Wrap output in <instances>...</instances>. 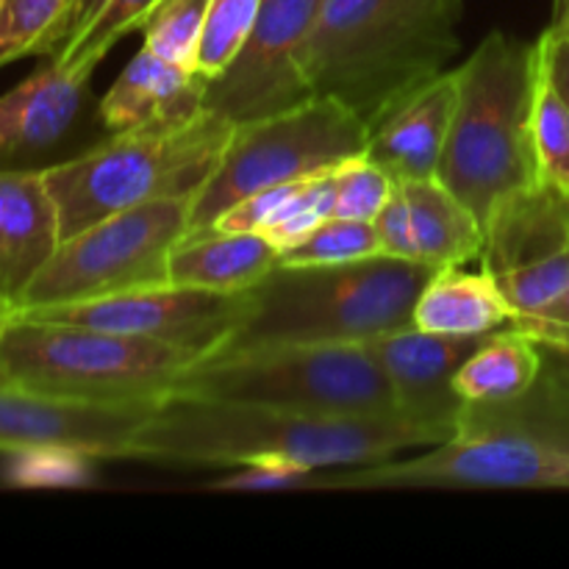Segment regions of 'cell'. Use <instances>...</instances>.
Masks as SVG:
<instances>
[{"instance_id": "cell-1", "label": "cell", "mask_w": 569, "mask_h": 569, "mask_svg": "<svg viewBox=\"0 0 569 569\" xmlns=\"http://www.w3.org/2000/svg\"><path fill=\"white\" fill-rule=\"evenodd\" d=\"M453 433L392 417L311 415L278 406L167 395L139 426L126 459L172 467H322L376 465Z\"/></svg>"}, {"instance_id": "cell-2", "label": "cell", "mask_w": 569, "mask_h": 569, "mask_svg": "<svg viewBox=\"0 0 569 569\" xmlns=\"http://www.w3.org/2000/svg\"><path fill=\"white\" fill-rule=\"evenodd\" d=\"M569 470V370L545 359L537 383L506 403H465L456 433L415 459L317 478L328 489H533Z\"/></svg>"}, {"instance_id": "cell-3", "label": "cell", "mask_w": 569, "mask_h": 569, "mask_svg": "<svg viewBox=\"0 0 569 569\" xmlns=\"http://www.w3.org/2000/svg\"><path fill=\"white\" fill-rule=\"evenodd\" d=\"M465 0H322L309 37L317 94L372 128L459 53Z\"/></svg>"}, {"instance_id": "cell-4", "label": "cell", "mask_w": 569, "mask_h": 569, "mask_svg": "<svg viewBox=\"0 0 569 569\" xmlns=\"http://www.w3.org/2000/svg\"><path fill=\"white\" fill-rule=\"evenodd\" d=\"M433 267L398 256L281 267L256 283L244 326L211 356L270 345H367L411 326Z\"/></svg>"}, {"instance_id": "cell-5", "label": "cell", "mask_w": 569, "mask_h": 569, "mask_svg": "<svg viewBox=\"0 0 569 569\" xmlns=\"http://www.w3.org/2000/svg\"><path fill=\"white\" fill-rule=\"evenodd\" d=\"M456 76L459 94L437 181L487 226L506 198L539 187L531 144L537 42L492 31Z\"/></svg>"}, {"instance_id": "cell-6", "label": "cell", "mask_w": 569, "mask_h": 569, "mask_svg": "<svg viewBox=\"0 0 569 569\" xmlns=\"http://www.w3.org/2000/svg\"><path fill=\"white\" fill-rule=\"evenodd\" d=\"M233 126L211 111L111 133L106 142L42 170L61 239L159 198L194 194L214 172Z\"/></svg>"}, {"instance_id": "cell-7", "label": "cell", "mask_w": 569, "mask_h": 569, "mask_svg": "<svg viewBox=\"0 0 569 569\" xmlns=\"http://www.w3.org/2000/svg\"><path fill=\"white\" fill-rule=\"evenodd\" d=\"M194 350L98 328L11 317L0 326L6 381L59 398L98 403H159L200 361Z\"/></svg>"}, {"instance_id": "cell-8", "label": "cell", "mask_w": 569, "mask_h": 569, "mask_svg": "<svg viewBox=\"0 0 569 569\" xmlns=\"http://www.w3.org/2000/svg\"><path fill=\"white\" fill-rule=\"evenodd\" d=\"M170 395L311 415H400L392 383L367 345H270L206 356L178 378Z\"/></svg>"}, {"instance_id": "cell-9", "label": "cell", "mask_w": 569, "mask_h": 569, "mask_svg": "<svg viewBox=\"0 0 569 569\" xmlns=\"http://www.w3.org/2000/svg\"><path fill=\"white\" fill-rule=\"evenodd\" d=\"M370 126L337 98L315 94L264 120L233 126L209 181L192 194L189 233L209 231L228 209L250 194L309 181L367 156Z\"/></svg>"}, {"instance_id": "cell-10", "label": "cell", "mask_w": 569, "mask_h": 569, "mask_svg": "<svg viewBox=\"0 0 569 569\" xmlns=\"http://www.w3.org/2000/svg\"><path fill=\"white\" fill-rule=\"evenodd\" d=\"M192 194L117 211L61 239L11 311L81 303L170 283V256L189 233Z\"/></svg>"}, {"instance_id": "cell-11", "label": "cell", "mask_w": 569, "mask_h": 569, "mask_svg": "<svg viewBox=\"0 0 569 569\" xmlns=\"http://www.w3.org/2000/svg\"><path fill=\"white\" fill-rule=\"evenodd\" d=\"M250 311H253L250 289L211 292V289L164 283V287L81 300V303L20 309L11 311V317L156 339L172 348L194 350L206 359L244 326Z\"/></svg>"}, {"instance_id": "cell-12", "label": "cell", "mask_w": 569, "mask_h": 569, "mask_svg": "<svg viewBox=\"0 0 569 569\" xmlns=\"http://www.w3.org/2000/svg\"><path fill=\"white\" fill-rule=\"evenodd\" d=\"M322 0H261L231 64L206 83L203 109L231 126L281 114L315 98L309 37Z\"/></svg>"}, {"instance_id": "cell-13", "label": "cell", "mask_w": 569, "mask_h": 569, "mask_svg": "<svg viewBox=\"0 0 569 569\" xmlns=\"http://www.w3.org/2000/svg\"><path fill=\"white\" fill-rule=\"evenodd\" d=\"M481 270L492 276L515 317L542 311L565 295L569 198L542 187L506 198L483 226Z\"/></svg>"}, {"instance_id": "cell-14", "label": "cell", "mask_w": 569, "mask_h": 569, "mask_svg": "<svg viewBox=\"0 0 569 569\" xmlns=\"http://www.w3.org/2000/svg\"><path fill=\"white\" fill-rule=\"evenodd\" d=\"M159 403H98L0 383V453L72 450L126 459V448Z\"/></svg>"}, {"instance_id": "cell-15", "label": "cell", "mask_w": 569, "mask_h": 569, "mask_svg": "<svg viewBox=\"0 0 569 569\" xmlns=\"http://www.w3.org/2000/svg\"><path fill=\"white\" fill-rule=\"evenodd\" d=\"M381 250L445 270L481 259L483 226L437 178L400 181L376 217Z\"/></svg>"}, {"instance_id": "cell-16", "label": "cell", "mask_w": 569, "mask_h": 569, "mask_svg": "<svg viewBox=\"0 0 569 569\" xmlns=\"http://www.w3.org/2000/svg\"><path fill=\"white\" fill-rule=\"evenodd\" d=\"M481 337L431 333L409 326L367 342L387 372L398 398V411L409 420L456 433L465 400L453 389V376L467 356L483 345Z\"/></svg>"}, {"instance_id": "cell-17", "label": "cell", "mask_w": 569, "mask_h": 569, "mask_svg": "<svg viewBox=\"0 0 569 569\" xmlns=\"http://www.w3.org/2000/svg\"><path fill=\"white\" fill-rule=\"evenodd\" d=\"M89 78L48 59L0 94V170H28L72 131Z\"/></svg>"}, {"instance_id": "cell-18", "label": "cell", "mask_w": 569, "mask_h": 569, "mask_svg": "<svg viewBox=\"0 0 569 569\" xmlns=\"http://www.w3.org/2000/svg\"><path fill=\"white\" fill-rule=\"evenodd\" d=\"M459 76L445 70L426 87L400 100L370 131L367 159L400 181H426L437 178L445 139L453 120Z\"/></svg>"}, {"instance_id": "cell-19", "label": "cell", "mask_w": 569, "mask_h": 569, "mask_svg": "<svg viewBox=\"0 0 569 569\" xmlns=\"http://www.w3.org/2000/svg\"><path fill=\"white\" fill-rule=\"evenodd\" d=\"M59 242V211L42 170H0V298L11 309Z\"/></svg>"}, {"instance_id": "cell-20", "label": "cell", "mask_w": 569, "mask_h": 569, "mask_svg": "<svg viewBox=\"0 0 569 569\" xmlns=\"http://www.w3.org/2000/svg\"><path fill=\"white\" fill-rule=\"evenodd\" d=\"M206 83L194 70L142 44L100 100V120L111 133L183 120L203 109Z\"/></svg>"}, {"instance_id": "cell-21", "label": "cell", "mask_w": 569, "mask_h": 569, "mask_svg": "<svg viewBox=\"0 0 569 569\" xmlns=\"http://www.w3.org/2000/svg\"><path fill=\"white\" fill-rule=\"evenodd\" d=\"M278 248L253 231L187 233L170 256V283L211 289V292H244L264 281L278 267Z\"/></svg>"}, {"instance_id": "cell-22", "label": "cell", "mask_w": 569, "mask_h": 569, "mask_svg": "<svg viewBox=\"0 0 569 569\" xmlns=\"http://www.w3.org/2000/svg\"><path fill=\"white\" fill-rule=\"evenodd\" d=\"M511 309L489 272L445 267L433 272L415 306L411 326L431 333L481 337L511 326Z\"/></svg>"}, {"instance_id": "cell-23", "label": "cell", "mask_w": 569, "mask_h": 569, "mask_svg": "<svg viewBox=\"0 0 569 569\" xmlns=\"http://www.w3.org/2000/svg\"><path fill=\"white\" fill-rule=\"evenodd\" d=\"M542 345L528 333L506 326L492 331L456 370L453 389L465 403H506L537 383L542 372Z\"/></svg>"}, {"instance_id": "cell-24", "label": "cell", "mask_w": 569, "mask_h": 569, "mask_svg": "<svg viewBox=\"0 0 569 569\" xmlns=\"http://www.w3.org/2000/svg\"><path fill=\"white\" fill-rule=\"evenodd\" d=\"M72 11L76 0H0V70L26 56L59 53Z\"/></svg>"}, {"instance_id": "cell-25", "label": "cell", "mask_w": 569, "mask_h": 569, "mask_svg": "<svg viewBox=\"0 0 569 569\" xmlns=\"http://www.w3.org/2000/svg\"><path fill=\"white\" fill-rule=\"evenodd\" d=\"M531 144L539 187L569 198V106L545 76L539 59L531 106Z\"/></svg>"}, {"instance_id": "cell-26", "label": "cell", "mask_w": 569, "mask_h": 569, "mask_svg": "<svg viewBox=\"0 0 569 569\" xmlns=\"http://www.w3.org/2000/svg\"><path fill=\"white\" fill-rule=\"evenodd\" d=\"M381 239H378L376 222L345 220V217H328L320 226L311 228L298 242L281 248L278 264L281 267H315V264H345V261H361L370 256H381Z\"/></svg>"}, {"instance_id": "cell-27", "label": "cell", "mask_w": 569, "mask_h": 569, "mask_svg": "<svg viewBox=\"0 0 569 569\" xmlns=\"http://www.w3.org/2000/svg\"><path fill=\"white\" fill-rule=\"evenodd\" d=\"M159 0H106L98 9V14L64 44L56 56L59 64H64L67 70L76 72H89L92 76L94 67L109 56V50L120 42L122 37H128L131 31L142 28V22L148 20L150 11L156 9Z\"/></svg>"}, {"instance_id": "cell-28", "label": "cell", "mask_w": 569, "mask_h": 569, "mask_svg": "<svg viewBox=\"0 0 569 569\" xmlns=\"http://www.w3.org/2000/svg\"><path fill=\"white\" fill-rule=\"evenodd\" d=\"M261 0H209L203 33H200L194 72L206 81L220 76L259 20Z\"/></svg>"}, {"instance_id": "cell-29", "label": "cell", "mask_w": 569, "mask_h": 569, "mask_svg": "<svg viewBox=\"0 0 569 569\" xmlns=\"http://www.w3.org/2000/svg\"><path fill=\"white\" fill-rule=\"evenodd\" d=\"M209 0H159L142 22V44L161 59L194 70L200 33H203Z\"/></svg>"}, {"instance_id": "cell-30", "label": "cell", "mask_w": 569, "mask_h": 569, "mask_svg": "<svg viewBox=\"0 0 569 569\" xmlns=\"http://www.w3.org/2000/svg\"><path fill=\"white\" fill-rule=\"evenodd\" d=\"M333 183V211L331 217L345 220L376 222L383 206L395 192V181L387 170L370 161L367 156L345 161L331 172Z\"/></svg>"}, {"instance_id": "cell-31", "label": "cell", "mask_w": 569, "mask_h": 569, "mask_svg": "<svg viewBox=\"0 0 569 569\" xmlns=\"http://www.w3.org/2000/svg\"><path fill=\"white\" fill-rule=\"evenodd\" d=\"M331 211L333 183L331 172H326V176L300 181L298 187L292 189V194L278 206L276 214L270 217V222H267L259 233H264V237L276 244L278 253H281V248L298 242V239L306 237L311 228H317L322 220H328Z\"/></svg>"}, {"instance_id": "cell-32", "label": "cell", "mask_w": 569, "mask_h": 569, "mask_svg": "<svg viewBox=\"0 0 569 569\" xmlns=\"http://www.w3.org/2000/svg\"><path fill=\"white\" fill-rule=\"evenodd\" d=\"M14 465L9 470L11 483L22 487H70L83 483L89 476V456L72 453V450H28V453H11Z\"/></svg>"}, {"instance_id": "cell-33", "label": "cell", "mask_w": 569, "mask_h": 569, "mask_svg": "<svg viewBox=\"0 0 569 569\" xmlns=\"http://www.w3.org/2000/svg\"><path fill=\"white\" fill-rule=\"evenodd\" d=\"M511 328L537 339L542 348L569 353V289L565 295H559L553 303L545 306L542 311L515 317V320H511Z\"/></svg>"}, {"instance_id": "cell-34", "label": "cell", "mask_w": 569, "mask_h": 569, "mask_svg": "<svg viewBox=\"0 0 569 569\" xmlns=\"http://www.w3.org/2000/svg\"><path fill=\"white\" fill-rule=\"evenodd\" d=\"M537 59L542 64L545 76L561 94V100L569 106V37L567 33L548 28L542 37L537 39Z\"/></svg>"}, {"instance_id": "cell-35", "label": "cell", "mask_w": 569, "mask_h": 569, "mask_svg": "<svg viewBox=\"0 0 569 569\" xmlns=\"http://www.w3.org/2000/svg\"><path fill=\"white\" fill-rule=\"evenodd\" d=\"M550 28H556V31L569 37V0H556V17L550 22Z\"/></svg>"}, {"instance_id": "cell-36", "label": "cell", "mask_w": 569, "mask_h": 569, "mask_svg": "<svg viewBox=\"0 0 569 569\" xmlns=\"http://www.w3.org/2000/svg\"><path fill=\"white\" fill-rule=\"evenodd\" d=\"M9 315H11V306L6 303L3 298H0V326H3V322L9 320Z\"/></svg>"}, {"instance_id": "cell-37", "label": "cell", "mask_w": 569, "mask_h": 569, "mask_svg": "<svg viewBox=\"0 0 569 569\" xmlns=\"http://www.w3.org/2000/svg\"><path fill=\"white\" fill-rule=\"evenodd\" d=\"M559 487H569V470H567V476L561 478V483H559Z\"/></svg>"}, {"instance_id": "cell-38", "label": "cell", "mask_w": 569, "mask_h": 569, "mask_svg": "<svg viewBox=\"0 0 569 569\" xmlns=\"http://www.w3.org/2000/svg\"><path fill=\"white\" fill-rule=\"evenodd\" d=\"M0 383H9V381H6V376H3V370H0Z\"/></svg>"}]
</instances>
